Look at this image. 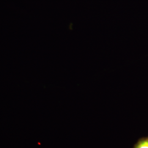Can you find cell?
Returning a JSON list of instances; mask_svg holds the SVG:
<instances>
[{
  "label": "cell",
  "instance_id": "6da1fadb",
  "mask_svg": "<svg viewBox=\"0 0 148 148\" xmlns=\"http://www.w3.org/2000/svg\"><path fill=\"white\" fill-rule=\"evenodd\" d=\"M133 148H148V136L139 138Z\"/></svg>",
  "mask_w": 148,
  "mask_h": 148
}]
</instances>
